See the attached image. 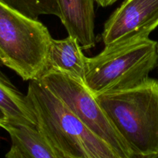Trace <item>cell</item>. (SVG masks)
<instances>
[{"mask_svg":"<svg viewBox=\"0 0 158 158\" xmlns=\"http://www.w3.org/2000/svg\"><path fill=\"white\" fill-rule=\"evenodd\" d=\"M26 95L36 117L37 129L60 158H122L40 80L29 82Z\"/></svg>","mask_w":158,"mask_h":158,"instance_id":"6da1fadb","label":"cell"},{"mask_svg":"<svg viewBox=\"0 0 158 158\" xmlns=\"http://www.w3.org/2000/svg\"><path fill=\"white\" fill-rule=\"evenodd\" d=\"M95 97L131 158H158V80L148 77L134 88Z\"/></svg>","mask_w":158,"mask_h":158,"instance_id":"7a4b0ae2","label":"cell"},{"mask_svg":"<svg viewBox=\"0 0 158 158\" xmlns=\"http://www.w3.org/2000/svg\"><path fill=\"white\" fill-rule=\"evenodd\" d=\"M157 62V42L150 38L105 46L86 58L85 85L94 97L131 89L148 78Z\"/></svg>","mask_w":158,"mask_h":158,"instance_id":"3957f363","label":"cell"},{"mask_svg":"<svg viewBox=\"0 0 158 158\" xmlns=\"http://www.w3.org/2000/svg\"><path fill=\"white\" fill-rule=\"evenodd\" d=\"M52 39L41 22L0 2V63L23 80H38L46 70Z\"/></svg>","mask_w":158,"mask_h":158,"instance_id":"277c9868","label":"cell"},{"mask_svg":"<svg viewBox=\"0 0 158 158\" xmlns=\"http://www.w3.org/2000/svg\"><path fill=\"white\" fill-rule=\"evenodd\" d=\"M40 80L92 132L108 143L122 158H131L127 144L111 123L86 85L70 76L47 69Z\"/></svg>","mask_w":158,"mask_h":158,"instance_id":"5b68a950","label":"cell"},{"mask_svg":"<svg viewBox=\"0 0 158 158\" xmlns=\"http://www.w3.org/2000/svg\"><path fill=\"white\" fill-rule=\"evenodd\" d=\"M158 26V0H124L106 22L105 46L149 38Z\"/></svg>","mask_w":158,"mask_h":158,"instance_id":"8992f818","label":"cell"},{"mask_svg":"<svg viewBox=\"0 0 158 158\" xmlns=\"http://www.w3.org/2000/svg\"><path fill=\"white\" fill-rule=\"evenodd\" d=\"M60 20L69 35L78 40L83 49L95 46L94 0H57Z\"/></svg>","mask_w":158,"mask_h":158,"instance_id":"52a82bcc","label":"cell"},{"mask_svg":"<svg viewBox=\"0 0 158 158\" xmlns=\"http://www.w3.org/2000/svg\"><path fill=\"white\" fill-rule=\"evenodd\" d=\"M78 40L69 35L63 40L52 39L48 54L47 69H54L84 83L86 58Z\"/></svg>","mask_w":158,"mask_h":158,"instance_id":"ba28073f","label":"cell"},{"mask_svg":"<svg viewBox=\"0 0 158 158\" xmlns=\"http://www.w3.org/2000/svg\"><path fill=\"white\" fill-rule=\"evenodd\" d=\"M0 109L6 121L37 127V120L27 95H24L0 70Z\"/></svg>","mask_w":158,"mask_h":158,"instance_id":"9c48e42d","label":"cell"},{"mask_svg":"<svg viewBox=\"0 0 158 158\" xmlns=\"http://www.w3.org/2000/svg\"><path fill=\"white\" fill-rule=\"evenodd\" d=\"M1 128L9 134L12 144L29 158H60L37 127L5 121Z\"/></svg>","mask_w":158,"mask_h":158,"instance_id":"30bf717a","label":"cell"},{"mask_svg":"<svg viewBox=\"0 0 158 158\" xmlns=\"http://www.w3.org/2000/svg\"><path fill=\"white\" fill-rule=\"evenodd\" d=\"M0 2L32 19H38L41 15L60 17L57 0H0Z\"/></svg>","mask_w":158,"mask_h":158,"instance_id":"8fae6325","label":"cell"},{"mask_svg":"<svg viewBox=\"0 0 158 158\" xmlns=\"http://www.w3.org/2000/svg\"><path fill=\"white\" fill-rule=\"evenodd\" d=\"M5 158H29L23 152H22L15 145L12 144L10 149L5 156Z\"/></svg>","mask_w":158,"mask_h":158,"instance_id":"7c38bea8","label":"cell"},{"mask_svg":"<svg viewBox=\"0 0 158 158\" xmlns=\"http://www.w3.org/2000/svg\"><path fill=\"white\" fill-rule=\"evenodd\" d=\"M95 1L101 7H107V6L114 4L118 0H95Z\"/></svg>","mask_w":158,"mask_h":158,"instance_id":"4fadbf2b","label":"cell"},{"mask_svg":"<svg viewBox=\"0 0 158 158\" xmlns=\"http://www.w3.org/2000/svg\"><path fill=\"white\" fill-rule=\"evenodd\" d=\"M5 121H6V118L5 117L4 113L2 112L1 109H0V127H1V125L4 123Z\"/></svg>","mask_w":158,"mask_h":158,"instance_id":"5bb4252c","label":"cell"},{"mask_svg":"<svg viewBox=\"0 0 158 158\" xmlns=\"http://www.w3.org/2000/svg\"><path fill=\"white\" fill-rule=\"evenodd\" d=\"M157 56H158V42H157Z\"/></svg>","mask_w":158,"mask_h":158,"instance_id":"9a60e30c","label":"cell"}]
</instances>
